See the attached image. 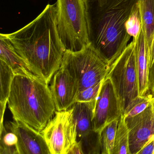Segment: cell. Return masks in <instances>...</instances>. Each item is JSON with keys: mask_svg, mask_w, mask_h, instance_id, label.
Here are the masks:
<instances>
[{"mask_svg": "<svg viewBox=\"0 0 154 154\" xmlns=\"http://www.w3.org/2000/svg\"><path fill=\"white\" fill-rule=\"evenodd\" d=\"M33 74L49 83L62 64L66 49L57 26L55 4H48L34 20L5 34Z\"/></svg>", "mask_w": 154, "mask_h": 154, "instance_id": "1", "label": "cell"}, {"mask_svg": "<svg viewBox=\"0 0 154 154\" xmlns=\"http://www.w3.org/2000/svg\"><path fill=\"white\" fill-rule=\"evenodd\" d=\"M138 0H87L90 45L111 65L128 45L131 36L126 23Z\"/></svg>", "mask_w": 154, "mask_h": 154, "instance_id": "2", "label": "cell"}, {"mask_svg": "<svg viewBox=\"0 0 154 154\" xmlns=\"http://www.w3.org/2000/svg\"><path fill=\"white\" fill-rule=\"evenodd\" d=\"M48 84L33 73L15 74L8 102L14 120L43 130L56 110Z\"/></svg>", "mask_w": 154, "mask_h": 154, "instance_id": "3", "label": "cell"}, {"mask_svg": "<svg viewBox=\"0 0 154 154\" xmlns=\"http://www.w3.org/2000/svg\"><path fill=\"white\" fill-rule=\"evenodd\" d=\"M57 26L66 50L80 51L90 44L87 0H57Z\"/></svg>", "mask_w": 154, "mask_h": 154, "instance_id": "4", "label": "cell"}, {"mask_svg": "<svg viewBox=\"0 0 154 154\" xmlns=\"http://www.w3.org/2000/svg\"><path fill=\"white\" fill-rule=\"evenodd\" d=\"M61 65L75 78L79 93L104 80L110 67L90 44L80 51L66 50Z\"/></svg>", "mask_w": 154, "mask_h": 154, "instance_id": "5", "label": "cell"}, {"mask_svg": "<svg viewBox=\"0 0 154 154\" xmlns=\"http://www.w3.org/2000/svg\"><path fill=\"white\" fill-rule=\"evenodd\" d=\"M106 77L112 82L123 114L130 103L139 96L134 41L110 66Z\"/></svg>", "mask_w": 154, "mask_h": 154, "instance_id": "6", "label": "cell"}, {"mask_svg": "<svg viewBox=\"0 0 154 154\" xmlns=\"http://www.w3.org/2000/svg\"><path fill=\"white\" fill-rule=\"evenodd\" d=\"M41 131L50 154H68L71 147L77 140L76 125L73 116V108L57 111Z\"/></svg>", "mask_w": 154, "mask_h": 154, "instance_id": "7", "label": "cell"}, {"mask_svg": "<svg viewBox=\"0 0 154 154\" xmlns=\"http://www.w3.org/2000/svg\"><path fill=\"white\" fill-rule=\"evenodd\" d=\"M122 115L119 99L111 80L105 77L96 99L93 119L94 130L100 132L105 126L119 119Z\"/></svg>", "mask_w": 154, "mask_h": 154, "instance_id": "8", "label": "cell"}, {"mask_svg": "<svg viewBox=\"0 0 154 154\" xmlns=\"http://www.w3.org/2000/svg\"><path fill=\"white\" fill-rule=\"evenodd\" d=\"M129 130L130 154H139L154 137V112L151 103L141 113L125 118Z\"/></svg>", "mask_w": 154, "mask_h": 154, "instance_id": "9", "label": "cell"}, {"mask_svg": "<svg viewBox=\"0 0 154 154\" xmlns=\"http://www.w3.org/2000/svg\"><path fill=\"white\" fill-rule=\"evenodd\" d=\"M51 93L57 111L66 110L76 102L79 93L77 82L63 66L54 74L51 81Z\"/></svg>", "mask_w": 154, "mask_h": 154, "instance_id": "10", "label": "cell"}, {"mask_svg": "<svg viewBox=\"0 0 154 154\" xmlns=\"http://www.w3.org/2000/svg\"><path fill=\"white\" fill-rule=\"evenodd\" d=\"M10 124L11 129L17 137L19 154H50L40 131L19 121L14 120L10 122Z\"/></svg>", "mask_w": 154, "mask_h": 154, "instance_id": "11", "label": "cell"}, {"mask_svg": "<svg viewBox=\"0 0 154 154\" xmlns=\"http://www.w3.org/2000/svg\"><path fill=\"white\" fill-rule=\"evenodd\" d=\"M134 42V54L137 74L139 96L146 95L149 91V54L144 32L141 30Z\"/></svg>", "mask_w": 154, "mask_h": 154, "instance_id": "12", "label": "cell"}, {"mask_svg": "<svg viewBox=\"0 0 154 154\" xmlns=\"http://www.w3.org/2000/svg\"><path fill=\"white\" fill-rule=\"evenodd\" d=\"M96 101L76 102L72 106L77 129V140H80L94 131L93 119Z\"/></svg>", "mask_w": 154, "mask_h": 154, "instance_id": "13", "label": "cell"}, {"mask_svg": "<svg viewBox=\"0 0 154 154\" xmlns=\"http://www.w3.org/2000/svg\"><path fill=\"white\" fill-rule=\"evenodd\" d=\"M0 60L6 62L16 74L32 73L5 34H0Z\"/></svg>", "mask_w": 154, "mask_h": 154, "instance_id": "14", "label": "cell"}, {"mask_svg": "<svg viewBox=\"0 0 154 154\" xmlns=\"http://www.w3.org/2000/svg\"><path fill=\"white\" fill-rule=\"evenodd\" d=\"M148 54L154 35V0H138Z\"/></svg>", "mask_w": 154, "mask_h": 154, "instance_id": "15", "label": "cell"}, {"mask_svg": "<svg viewBox=\"0 0 154 154\" xmlns=\"http://www.w3.org/2000/svg\"><path fill=\"white\" fill-rule=\"evenodd\" d=\"M0 75H1V91H0V107H1V127L4 125V116L8 104V99L10 93L11 87L15 73L11 67L4 61L0 60Z\"/></svg>", "mask_w": 154, "mask_h": 154, "instance_id": "16", "label": "cell"}, {"mask_svg": "<svg viewBox=\"0 0 154 154\" xmlns=\"http://www.w3.org/2000/svg\"><path fill=\"white\" fill-rule=\"evenodd\" d=\"M0 154H19L17 137L11 129L10 122H6L0 130Z\"/></svg>", "mask_w": 154, "mask_h": 154, "instance_id": "17", "label": "cell"}, {"mask_svg": "<svg viewBox=\"0 0 154 154\" xmlns=\"http://www.w3.org/2000/svg\"><path fill=\"white\" fill-rule=\"evenodd\" d=\"M113 154H130L129 130L122 114L118 122Z\"/></svg>", "mask_w": 154, "mask_h": 154, "instance_id": "18", "label": "cell"}, {"mask_svg": "<svg viewBox=\"0 0 154 154\" xmlns=\"http://www.w3.org/2000/svg\"><path fill=\"white\" fill-rule=\"evenodd\" d=\"M119 119L106 125L100 132L101 154H113Z\"/></svg>", "mask_w": 154, "mask_h": 154, "instance_id": "19", "label": "cell"}, {"mask_svg": "<svg viewBox=\"0 0 154 154\" xmlns=\"http://www.w3.org/2000/svg\"><path fill=\"white\" fill-rule=\"evenodd\" d=\"M153 99V96H138L130 103L122 114L129 118L141 113L151 104Z\"/></svg>", "mask_w": 154, "mask_h": 154, "instance_id": "20", "label": "cell"}, {"mask_svg": "<svg viewBox=\"0 0 154 154\" xmlns=\"http://www.w3.org/2000/svg\"><path fill=\"white\" fill-rule=\"evenodd\" d=\"M84 154H101L100 132L94 131L81 139Z\"/></svg>", "mask_w": 154, "mask_h": 154, "instance_id": "21", "label": "cell"}, {"mask_svg": "<svg viewBox=\"0 0 154 154\" xmlns=\"http://www.w3.org/2000/svg\"><path fill=\"white\" fill-rule=\"evenodd\" d=\"M141 26V17L137 2L126 22V30L128 34L135 39L139 34Z\"/></svg>", "mask_w": 154, "mask_h": 154, "instance_id": "22", "label": "cell"}, {"mask_svg": "<svg viewBox=\"0 0 154 154\" xmlns=\"http://www.w3.org/2000/svg\"><path fill=\"white\" fill-rule=\"evenodd\" d=\"M103 80L99 83L93 85L78 93L76 99V102H91L96 100L102 84Z\"/></svg>", "mask_w": 154, "mask_h": 154, "instance_id": "23", "label": "cell"}, {"mask_svg": "<svg viewBox=\"0 0 154 154\" xmlns=\"http://www.w3.org/2000/svg\"><path fill=\"white\" fill-rule=\"evenodd\" d=\"M149 91L152 93V95L154 97V60L151 65L149 67L148 71Z\"/></svg>", "mask_w": 154, "mask_h": 154, "instance_id": "24", "label": "cell"}, {"mask_svg": "<svg viewBox=\"0 0 154 154\" xmlns=\"http://www.w3.org/2000/svg\"><path fill=\"white\" fill-rule=\"evenodd\" d=\"M84 154L82 145L81 140H76L71 147L68 154Z\"/></svg>", "mask_w": 154, "mask_h": 154, "instance_id": "25", "label": "cell"}, {"mask_svg": "<svg viewBox=\"0 0 154 154\" xmlns=\"http://www.w3.org/2000/svg\"><path fill=\"white\" fill-rule=\"evenodd\" d=\"M154 60V35L150 50L149 52V65H151Z\"/></svg>", "mask_w": 154, "mask_h": 154, "instance_id": "26", "label": "cell"}, {"mask_svg": "<svg viewBox=\"0 0 154 154\" xmlns=\"http://www.w3.org/2000/svg\"><path fill=\"white\" fill-rule=\"evenodd\" d=\"M151 107H152V111L154 112V97H153V100L151 102Z\"/></svg>", "mask_w": 154, "mask_h": 154, "instance_id": "27", "label": "cell"}]
</instances>
